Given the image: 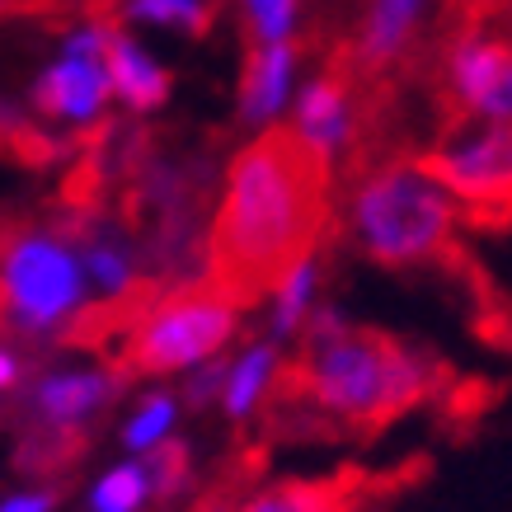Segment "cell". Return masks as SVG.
<instances>
[{
	"label": "cell",
	"instance_id": "e0dca14e",
	"mask_svg": "<svg viewBox=\"0 0 512 512\" xmlns=\"http://www.w3.org/2000/svg\"><path fill=\"white\" fill-rule=\"evenodd\" d=\"M141 498H151L146 466H123L113 475H104V484L94 489V512H137Z\"/></svg>",
	"mask_w": 512,
	"mask_h": 512
},
{
	"label": "cell",
	"instance_id": "603a6c76",
	"mask_svg": "<svg viewBox=\"0 0 512 512\" xmlns=\"http://www.w3.org/2000/svg\"><path fill=\"white\" fill-rule=\"evenodd\" d=\"M19 381V362H15V353H5L0 348V390H10Z\"/></svg>",
	"mask_w": 512,
	"mask_h": 512
},
{
	"label": "cell",
	"instance_id": "9a60e30c",
	"mask_svg": "<svg viewBox=\"0 0 512 512\" xmlns=\"http://www.w3.org/2000/svg\"><path fill=\"white\" fill-rule=\"evenodd\" d=\"M118 15L165 24V29H184L193 38H202L212 29V19H217V0H118Z\"/></svg>",
	"mask_w": 512,
	"mask_h": 512
},
{
	"label": "cell",
	"instance_id": "5bb4252c",
	"mask_svg": "<svg viewBox=\"0 0 512 512\" xmlns=\"http://www.w3.org/2000/svg\"><path fill=\"white\" fill-rule=\"evenodd\" d=\"M62 156V141L47 137L43 127L29 123V113H19L15 104H0V160L15 165H47Z\"/></svg>",
	"mask_w": 512,
	"mask_h": 512
},
{
	"label": "cell",
	"instance_id": "44dd1931",
	"mask_svg": "<svg viewBox=\"0 0 512 512\" xmlns=\"http://www.w3.org/2000/svg\"><path fill=\"white\" fill-rule=\"evenodd\" d=\"M226 381H231V362H202L198 372L188 376V404H207L212 395H226Z\"/></svg>",
	"mask_w": 512,
	"mask_h": 512
},
{
	"label": "cell",
	"instance_id": "8fae6325",
	"mask_svg": "<svg viewBox=\"0 0 512 512\" xmlns=\"http://www.w3.org/2000/svg\"><path fill=\"white\" fill-rule=\"evenodd\" d=\"M109 76H113V94H123L132 109H160V104L170 99V85H174L170 71L151 62L123 33V24L109 29Z\"/></svg>",
	"mask_w": 512,
	"mask_h": 512
},
{
	"label": "cell",
	"instance_id": "ba28073f",
	"mask_svg": "<svg viewBox=\"0 0 512 512\" xmlns=\"http://www.w3.org/2000/svg\"><path fill=\"white\" fill-rule=\"evenodd\" d=\"M372 484L362 470H339L325 480H273L259 484L240 512H362Z\"/></svg>",
	"mask_w": 512,
	"mask_h": 512
},
{
	"label": "cell",
	"instance_id": "4fadbf2b",
	"mask_svg": "<svg viewBox=\"0 0 512 512\" xmlns=\"http://www.w3.org/2000/svg\"><path fill=\"white\" fill-rule=\"evenodd\" d=\"M278 353L259 343V348H249L240 362H231V381H226V414L231 419H245L254 414L259 404H264L268 386H273V376H278Z\"/></svg>",
	"mask_w": 512,
	"mask_h": 512
},
{
	"label": "cell",
	"instance_id": "d6986e66",
	"mask_svg": "<svg viewBox=\"0 0 512 512\" xmlns=\"http://www.w3.org/2000/svg\"><path fill=\"white\" fill-rule=\"evenodd\" d=\"M170 423H174V400H170V395H151V400L141 404L137 419L127 423V442L151 451V447H160V442H165Z\"/></svg>",
	"mask_w": 512,
	"mask_h": 512
},
{
	"label": "cell",
	"instance_id": "8992f818",
	"mask_svg": "<svg viewBox=\"0 0 512 512\" xmlns=\"http://www.w3.org/2000/svg\"><path fill=\"white\" fill-rule=\"evenodd\" d=\"M235 306L212 287V282H179L137 320V329L118 343L113 372L132 376H160L198 367L202 357H217L235 334Z\"/></svg>",
	"mask_w": 512,
	"mask_h": 512
},
{
	"label": "cell",
	"instance_id": "5b68a950",
	"mask_svg": "<svg viewBox=\"0 0 512 512\" xmlns=\"http://www.w3.org/2000/svg\"><path fill=\"white\" fill-rule=\"evenodd\" d=\"M85 264L66 231L0 221V334L38 339L85 311Z\"/></svg>",
	"mask_w": 512,
	"mask_h": 512
},
{
	"label": "cell",
	"instance_id": "2e32d148",
	"mask_svg": "<svg viewBox=\"0 0 512 512\" xmlns=\"http://www.w3.org/2000/svg\"><path fill=\"white\" fill-rule=\"evenodd\" d=\"M240 10H245L249 47H273V43H292V24L301 0H240Z\"/></svg>",
	"mask_w": 512,
	"mask_h": 512
},
{
	"label": "cell",
	"instance_id": "ac0fdd59",
	"mask_svg": "<svg viewBox=\"0 0 512 512\" xmlns=\"http://www.w3.org/2000/svg\"><path fill=\"white\" fill-rule=\"evenodd\" d=\"M146 475H151V498H174V489L184 484V470H188V451L179 442H160V447L146 451Z\"/></svg>",
	"mask_w": 512,
	"mask_h": 512
},
{
	"label": "cell",
	"instance_id": "7402d4cb",
	"mask_svg": "<svg viewBox=\"0 0 512 512\" xmlns=\"http://www.w3.org/2000/svg\"><path fill=\"white\" fill-rule=\"evenodd\" d=\"M57 508V489H38V494H15L0 503V512H52Z\"/></svg>",
	"mask_w": 512,
	"mask_h": 512
},
{
	"label": "cell",
	"instance_id": "52a82bcc",
	"mask_svg": "<svg viewBox=\"0 0 512 512\" xmlns=\"http://www.w3.org/2000/svg\"><path fill=\"white\" fill-rule=\"evenodd\" d=\"M419 160L461 202L466 221L475 226L512 221V123H475L442 132V141Z\"/></svg>",
	"mask_w": 512,
	"mask_h": 512
},
{
	"label": "cell",
	"instance_id": "ffe728a7",
	"mask_svg": "<svg viewBox=\"0 0 512 512\" xmlns=\"http://www.w3.org/2000/svg\"><path fill=\"white\" fill-rule=\"evenodd\" d=\"M311 282H315V259L296 268L292 278H287V287L278 292V329H292L296 325V315H301L306 296H311Z\"/></svg>",
	"mask_w": 512,
	"mask_h": 512
},
{
	"label": "cell",
	"instance_id": "7a4b0ae2",
	"mask_svg": "<svg viewBox=\"0 0 512 512\" xmlns=\"http://www.w3.org/2000/svg\"><path fill=\"white\" fill-rule=\"evenodd\" d=\"M447 367L386 329L320 315L264 395L268 433L372 437L442 386Z\"/></svg>",
	"mask_w": 512,
	"mask_h": 512
},
{
	"label": "cell",
	"instance_id": "3957f363",
	"mask_svg": "<svg viewBox=\"0 0 512 512\" xmlns=\"http://www.w3.org/2000/svg\"><path fill=\"white\" fill-rule=\"evenodd\" d=\"M461 202L419 156H381L353 174L348 226L357 249L386 268H442L461 259Z\"/></svg>",
	"mask_w": 512,
	"mask_h": 512
},
{
	"label": "cell",
	"instance_id": "277c9868",
	"mask_svg": "<svg viewBox=\"0 0 512 512\" xmlns=\"http://www.w3.org/2000/svg\"><path fill=\"white\" fill-rule=\"evenodd\" d=\"M442 132L512 123V24L475 10H442L428 47Z\"/></svg>",
	"mask_w": 512,
	"mask_h": 512
},
{
	"label": "cell",
	"instance_id": "cb8c5ba5",
	"mask_svg": "<svg viewBox=\"0 0 512 512\" xmlns=\"http://www.w3.org/2000/svg\"><path fill=\"white\" fill-rule=\"evenodd\" d=\"M38 5H57V0H0V10H38Z\"/></svg>",
	"mask_w": 512,
	"mask_h": 512
},
{
	"label": "cell",
	"instance_id": "6da1fadb",
	"mask_svg": "<svg viewBox=\"0 0 512 512\" xmlns=\"http://www.w3.org/2000/svg\"><path fill=\"white\" fill-rule=\"evenodd\" d=\"M334 217V165L292 123L245 141L221 174L202 268L235 311L278 296Z\"/></svg>",
	"mask_w": 512,
	"mask_h": 512
},
{
	"label": "cell",
	"instance_id": "30bf717a",
	"mask_svg": "<svg viewBox=\"0 0 512 512\" xmlns=\"http://www.w3.org/2000/svg\"><path fill=\"white\" fill-rule=\"evenodd\" d=\"M292 66H296V43L249 47L245 76H240V123H264V118H273L282 109Z\"/></svg>",
	"mask_w": 512,
	"mask_h": 512
},
{
	"label": "cell",
	"instance_id": "7c38bea8",
	"mask_svg": "<svg viewBox=\"0 0 512 512\" xmlns=\"http://www.w3.org/2000/svg\"><path fill=\"white\" fill-rule=\"evenodd\" d=\"M85 428H66V423H43L38 428H24L19 433V447H15V466L29 470V475H57L76 461L85 451Z\"/></svg>",
	"mask_w": 512,
	"mask_h": 512
},
{
	"label": "cell",
	"instance_id": "9c48e42d",
	"mask_svg": "<svg viewBox=\"0 0 512 512\" xmlns=\"http://www.w3.org/2000/svg\"><path fill=\"white\" fill-rule=\"evenodd\" d=\"M123 386L118 372H66V376H43L33 390V414L43 423H66V428H85V414H94L99 404H109V395Z\"/></svg>",
	"mask_w": 512,
	"mask_h": 512
}]
</instances>
